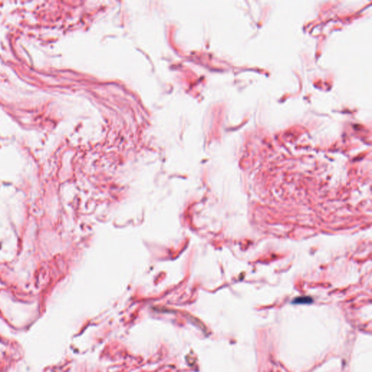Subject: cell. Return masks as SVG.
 Listing matches in <instances>:
<instances>
[{
  "mask_svg": "<svg viewBox=\"0 0 372 372\" xmlns=\"http://www.w3.org/2000/svg\"><path fill=\"white\" fill-rule=\"evenodd\" d=\"M312 302V300L308 297H303V298L296 299L294 301L295 303H310Z\"/></svg>",
  "mask_w": 372,
  "mask_h": 372,
  "instance_id": "1",
  "label": "cell"
}]
</instances>
